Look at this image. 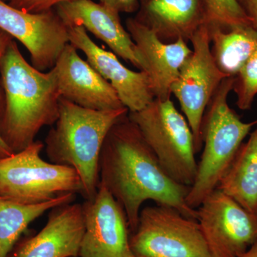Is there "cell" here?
Returning a JSON list of instances; mask_svg holds the SVG:
<instances>
[{"mask_svg": "<svg viewBox=\"0 0 257 257\" xmlns=\"http://www.w3.org/2000/svg\"><path fill=\"white\" fill-rule=\"evenodd\" d=\"M99 184L122 207L128 227L138 226L144 202L174 208L197 219V209L186 202L189 187L170 178L157 160L136 124L125 114L106 135L99 157Z\"/></svg>", "mask_w": 257, "mask_h": 257, "instance_id": "6da1fadb", "label": "cell"}, {"mask_svg": "<svg viewBox=\"0 0 257 257\" xmlns=\"http://www.w3.org/2000/svg\"><path fill=\"white\" fill-rule=\"evenodd\" d=\"M4 110L0 133L17 153L35 141L44 126L58 119L60 94L53 70L41 72L29 64L13 40L0 63Z\"/></svg>", "mask_w": 257, "mask_h": 257, "instance_id": "7a4b0ae2", "label": "cell"}, {"mask_svg": "<svg viewBox=\"0 0 257 257\" xmlns=\"http://www.w3.org/2000/svg\"><path fill=\"white\" fill-rule=\"evenodd\" d=\"M128 113L126 107L93 110L60 98L58 119L47 134L45 151L52 163L77 172L84 200H92L97 193L99 157L106 135Z\"/></svg>", "mask_w": 257, "mask_h": 257, "instance_id": "3957f363", "label": "cell"}, {"mask_svg": "<svg viewBox=\"0 0 257 257\" xmlns=\"http://www.w3.org/2000/svg\"><path fill=\"white\" fill-rule=\"evenodd\" d=\"M234 77H226L208 104L201 126L203 152L186 202L197 209L214 192L234 160L243 140L257 124L243 122L228 104Z\"/></svg>", "mask_w": 257, "mask_h": 257, "instance_id": "277c9868", "label": "cell"}, {"mask_svg": "<svg viewBox=\"0 0 257 257\" xmlns=\"http://www.w3.org/2000/svg\"><path fill=\"white\" fill-rule=\"evenodd\" d=\"M128 116L138 126L165 173L177 183L190 187L198 167L194 135L171 98H155L142 110L128 111Z\"/></svg>", "mask_w": 257, "mask_h": 257, "instance_id": "5b68a950", "label": "cell"}, {"mask_svg": "<svg viewBox=\"0 0 257 257\" xmlns=\"http://www.w3.org/2000/svg\"><path fill=\"white\" fill-rule=\"evenodd\" d=\"M45 144L35 140L25 150L0 160V197L23 204L50 202L68 194H82L74 169L46 162Z\"/></svg>", "mask_w": 257, "mask_h": 257, "instance_id": "8992f818", "label": "cell"}, {"mask_svg": "<svg viewBox=\"0 0 257 257\" xmlns=\"http://www.w3.org/2000/svg\"><path fill=\"white\" fill-rule=\"evenodd\" d=\"M130 241L135 257H212L197 219L167 206L140 211Z\"/></svg>", "mask_w": 257, "mask_h": 257, "instance_id": "52a82bcc", "label": "cell"}, {"mask_svg": "<svg viewBox=\"0 0 257 257\" xmlns=\"http://www.w3.org/2000/svg\"><path fill=\"white\" fill-rule=\"evenodd\" d=\"M192 52L186 60L171 87L178 99L194 138L196 152L202 149L201 126L209 101L226 76L216 67L211 53L207 25H202L190 40Z\"/></svg>", "mask_w": 257, "mask_h": 257, "instance_id": "ba28073f", "label": "cell"}, {"mask_svg": "<svg viewBox=\"0 0 257 257\" xmlns=\"http://www.w3.org/2000/svg\"><path fill=\"white\" fill-rule=\"evenodd\" d=\"M197 221L212 257H241L257 241V212L216 188L199 205Z\"/></svg>", "mask_w": 257, "mask_h": 257, "instance_id": "9c48e42d", "label": "cell"}, {"mask_svg": "<svg viewBox=\"0 0 257 257\" xmlns=\"http://www.w3.org/2000/svg\"><path fill=\"white\" fill-rule=\"evenodd\" d=\"M0 29L26 47L32 65L41 72L55 67L69 43L68 27L55 9L26 13L0 0Z\"/></svg>", "mask_w": 257, "mask_h": 257, "instance_id": "30bf717a", "label": "cell"}, {"mask_svg": "<svg viewBox=\"0 0 257 257\" xmlns=\"http://www.w3.org/2000/svg\"><path fill=\"white\" fill-rule=\"evenodd\" d=\"M84 232L78 257H135L122 207L99 184L92 200H84Z\"/></svg>", "mask_w": 257, "mask_h": 257, "instance_id": "8fae6325", "label": "cell"}, {"mask_svg": "<svg viewBox=\"0 0 257 257\" xmlns=\"http://www.w3.org/2000/svg\"><path fill=\"white\" fill-rule=\"evenodd\" d=\"M67 27L69 43L82 51L88 63L110 83L130 112L142 110L155 99L146 72L125 67L114 53L98 46L82 26Z\"/></svg>", "mask_w": 257, "mask_h": 257, "instance_id": "7c38bea8", "label": "cell"}, {"mask_svg": "<svg viewBox=\"0 0 257 257\" xmlns=\"http://www.w3.org/2000/svg\"><path fill=\"white\" fill-rule=\"evenodd\" d=\"M77 50L67 44L52 69L61 98L93 110L125 107L110 83L81 58Z\"/></svg>", "mask_w": 257, "mask_h": 257, "instance_id": "4fadbf2b", "label": "cell"}, {"mask_svg": "<svg viewBox=\"0 0 257 257\" xmlns=\"http://www.w3.org/2000/svg\"><path fill=\"white\" fill-rule=\"evenodd\" d=\"M126 30L135 45L143 69L150 78L155 99H170L171 87L184 62L192 54L183 39L166 43L136 18H128Z\"/></svg>", "mask_w": 257, "mask_h": 257, "instance_id": "5bb4252c", "label": "cell"}, {"mask_svg": "<svg viewBox=\"0 0 257 257\" xmlns=\"http://www.w3.org/2000/svg\"><path fill=\"white\" fill-rule=\"evenodd\" d=\"M84 232L83 204L57 206L41 231L20 241L8 257H78Z\"/></svg>", "mask_w": 257, "mask_h": 257, "instance_id": "9a60e30c", "label": "cell"}, {"mask_svg": "<svg viewBox=\"0 0 257 257\" xmlns=\"http://www.w3.org/2000/svg\"><path fill=\"white\" fill-rule=\"evenodd\" d=\"M67 26L79 25L104 42L113 53L142 71L136 45L115 10L92 0H74L55 8Z\"/></svg>", "mask_w": 257, "mask_h": 257, "instance_id": "2e32d148", "label": "cell"}, {"mask_svg": "<svg viewBox=\"0 0 257 257\" xmlns=\"http://www.w3.org/2000/svg\"><path fill=\"white\" fill-rule=\"evenodd\" d=\"M135 18L166 43L179 39L190 42L194 33L206 24L202 0H149L142 5Z\"/></svg>", "mask_w": 257, "mask_h": 257, "instance_id": "e0dca14e", "label": "cell"}, {"mask_svg": "<svg viewBox=\"0 0 257 257\" xmlns=\"http://www.w3.org/2000/svg\"><path fill=\"white\" fill-rule=\"evenodd\" d=\"M207 26L216 67L226 77H234L257 50L256 30L251 25Z\"/></svg>", "mask_w": 257, "mask_h": 257, "instance_id": "ac0fdd59", "label": "cell"}, {"mask_svg": "<svg viewBox=\"0 0 257 257\" xmlns=\"http://www.w3.org/2000/svg\"><path fill=\"white\" fill-rule=\"evenodd\" d=\"M218 189L248 211L257 212V124L240 146Z\"/></svg>", "mask_w": 257, "mask_h": 257, "instance_id": "d6986e66", "label": "cell"}, {"mask_svg": "<svg viewBox=\"0 0 257 257\" xmlns=\"http://www.w3.org/2000/svg\"><path fill=\"white\" fill-rule=\"evenodd\" d=\"M68 194L38 204H23L0 197V257H8L29 225L57 206L74 202Z\"/></svg>", "mask_w": 257, "mask_h": 257, "instance_id": "ffe728a7", "label": "cell"}, {"mask_svg": "<svg viewBox=\"0 0 257 257\" xmlns=\"http://www.w3.org/2000/svg\"><path fill=\"white\" fill-rule=\"evenodd\" d=\"M206 25L221 27L251 25L237 0H202ZM252 26V25H251Z\"/></svg>", "mask_w": 257, "mask_h": 257, "instance_id": "44dd1931", "label": "cell"}, {"mask_svg": "<svg viewBox=\"0 0 257 257\" xmlns=\"http://www.w3.org/2000/svg\"><path fill=\"white\" fill-rule=\"evenodd\" d=\"M232 91L240 109H251L257 94V50L234 77Z\"/></svg>", "mask_w": 257, "mask_h": 257, "instance_id": "7402d4cb", "label": "cell"}, {"mask_svg": "<svg viewBox=\"0 0 257 257\" xmlns=\"http://www.w3.org/2000/svg\"><path fill=\"white\" fill-rule=\"evenodd\" d=\"M74 0H9L8 3L26 13H38L55 9L59 5Z\"/></svg>", "mask_w": 257, "mask_h": 257, "instance_id": "603a6c76", "label": "cell"}, {"mask_svg": "<svg viewBox=\"0 0 257 257\" xmlns=\"http://www.w3.org/2000/svg\"><path fill=\"white\" fill-rule=\"evenodd\" d=\"M99 3L119 13H134L140 7L139 0H99Z\"/></svg>", "mask_w": 257, "mask_h": 257, "instance_id": "cb8c5ba5", "label": "cell"}, {"mask_svg": "<svg viewBox=\"0 0 257 257\" xmlns=\"http://www.w3.org/2000/svg\"><path fill=\"white\" fill-rule=\"evenodd\" d=\"M14 39L7 32L3 31L0 29V63H1L2 59L4 56L7 49ZM4 94H3V89H2L1 84H0V119L3 116V110H4Z\"/></svg>", "mask_w": 257, "mask_h": 257, "instance_id": "d4e9b609", "label": "cell"}, {"mask_svg": "<svg viewBox=\"0 0 257 257\" xmlns=\"http://www.w3.org/2000/svg\"><path fill=\"white\" fill-rule=\"evenodd\" d=\"M245 14L257 31V0H237Z\"/></svg>", "mask_w": 257, "mask_h": 257, "instance_id": "484cf974", "label": "cell"}, {"mask_svg": "<svg viewBox=\"0 0 257 257\" xmlns=\"http://www.w3.org/2000/svg\"><path fill=\"white\" fill-rule=\"evenodd\" d=\"M13 154H14V152L5 143L3 137H2L1 133H0V160L11 156Z\"/></svg>", "mask_w": 257, "mask_h": 257, "instance_id": "4316f807", "label": "cell"}, {"mask_svg": "<svg viewBox=\"0 0 257 257\" xmlns=\"http://www.w3.org/2000/svg\"><path fill=\"white\" fill-rule=\"evenodd\" d=\"M241 257H257V241Z\"/></svg>", "mask_w": 257, "mask_h": 257, "instance_id": "83f0119b", "label": "cell"}, {"mask_svg": "<svg viewBox=\"0 0 257 257\" xmlns=\"http://www.w3.org/2000/svg\"><path fill=\"white\" fill-rule=\"evenodd\" d=\"M140 1H141L142 5H144L145 4V3H147L149 0H140Z\"/></svg>", "mask_w": 257, "mask_h": 257, "instance_id": "f1b7e54d", "label": "cell"}, {"mask_svg": "<svg viewBox=\"0 0 257 257\" xmlns=\"http://www.w3.org/2000/svg\"><path fill=\"white\" fill-rule=\"evenodd\" d=\"M3 1L6 2L7 3V2H9V0H3Z\"/></svg>", "mask_w": 257, "mask_h": 257, "instance_id": "f546056e", "label": "cell"}]
</instances>
